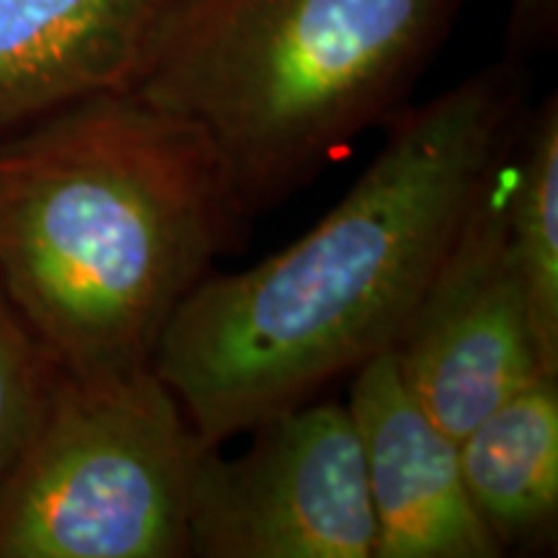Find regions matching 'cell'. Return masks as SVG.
<instances>
[{
	"label": "cell",
	"instance_id": "obj_1",
	"mask_svg": "<svg viewBox=\"0 0 558 558\" xmlns=\"http://www.w3.org/2000/svg\"><path fill=\"white\" fill-rule=\"evenodd\" d=\"M527 75L501 60L386 122L357 184L254 267L205 277L156 349L205 448L390 352L525 122Z\"/></svg>",
	"mask_w": 558,
	"mask_h": 558
},
{
	"label": "cell",
	"instance_id": "obj_2",
	"mask_svg": "<svg viewBox=\"0 0 558 558\" xmlns=\"http://www.w3.org/2000/svg\"><path fill=\"white\" fill-rule=\"evenodd\" d=\"M243 220L202 132L135 90L0 140V295L60 373L153 365Z\"/></svg>",
	"mask_w": 558,
	"mask_h": 558
},
{
	"label": "cell",
	"instance_id": "obj_3",
	"mask_svg": "<svg viewBox=\"0 0 558 558\" xmlns=\"http://www.w3.org/2000/svg\"><path fill=\"white\" fill-rule=\"evenodd\" d=\"M463 0H173L135 86L194 124L243 218L399 114Z\"/></svg>",
	"mask_w": 558,
	"mask_h": 558
},
{
	"label": "cell",
	"instance_id": "obj_4",
	"mask_svg": "<svg viewBox=\"0 0 558 558\" xmlns=\"http://www.w3.org/2000/svg\"><path fill=\"white\" fill-rule=\"evenodd\" d=\"M148 367L54 378L32 442L0 492V558H184L202 452Z\"/></svg>",
	"mask_w": 558,
	"mask_h": 558
},
{
	"label": "cell",
	"instance_id": "obj_5",
	"mask_svg": "<svg viewBox=\"0 0 558 558\" xmlns=\"http://www.w3.org/2000/svg\"><path fill=\"white\" fill-rule=\"evenodd\" d=\"M239 456L202 452L186 541L197 558H375L365 458L347 403L279 409Z\"/></svg>",
	"mask_w": 558,
	"mask_h": 558
},
{
	"label": "cell",
	"instance_id": "obj_6",
	"mask_svg": "<svg viewBox=\"0 0 558 558\" xmlns=\"http://www.w3.org/2000/svg\"><path fill=\"white\" fill-rule=\"evenodd\" d=\"M512 148L488 173L442 267L390 349L407 386L456 439L509 396L550 378L509 254Z\"/></svg>",
	"mask_w": 558,
	"mask_h": 558
},
{
	"label": "cell",
	"instance_id": "obj_7",
	"mask_svg": "<svg viewBox=\"0 0 558 558\" xmlns=\"http://www.w3.org/2000/svg\"><path fill=\"white\" fill-rule=\"evenodd\" d=\"M352 375L347 407L365 458L375 558L505 556L465 494L458 439L422 407L393 352Z\"/></svg>",
	"mask_w": 558,
	"mask_h": 558
},
{
	"label": "cell",
	"instance_id": "obj_8",
	"mask_svg": "<svg viewBox=\"0 0 558 558\" xmlns=\"http://www.w3.org/2000/svg\"><path fill=\"white\" fill-rule=\"evenodd\" d=\"M173 0H0V140L135 86Z\"/></svg>",
	"mask_w": 558,
	"mask_h": 558
},
{
	"label": "cell",
	"instance_id": "obj_9",
	"mask_svg": "<svg viewBox=\"0 0 558 558\" xmlns=\"http://www.w3.org/2000/svg\"><path fill=\"white\" fill-rule=\"evenodd\" d=\"M460 473L499 548L548 543L558 518V378L509 396L458 439Z\"/></svg>",
	"mask_w": 558,
	"mask_h": 558
},
{
	"label": "cell",
	"instance_id": "obj_10",
	"mask_svg": "<svg viewBox=\"0 0 558 558\" xmlns=\"http://www.w3.org/2000/svg\"><path fill=\"white\" fill-rule=\"evenodd\" d=\"M507 239L543 373L558 378V99L522 122L512 148Z\"/></svg>",
	"mask_w": 558,
	"mask_h": 558
},
{
	"label": "cell",
	"instance_id": "obj_11",
	"mask_svg": "<svg viewBox=\"0 0 558 558\" xmlns=\"http://www.w3.org/2000/svg\"><path fill=\"white\" fill-rule=\"evenodd\" d=\"M58 367L0 295V492L37 432Z\"/></svg>",
	"mask_w": 558,
	"mask_h": 558
},
{
	"label": "cell",
	"instance_id": "obj_12",
	"mask_svg": "<svg viewBox=\"0 0 558 558\" xmlns=\"http://www.w3.org/2000/svg\"><path fill=\"white\" fill-rule=\"evenodd\" d=\"M558 0H512V32L522 39L546 34L556 21Z\"/></svg>",
	"mask_w": 558,
	"mask_h": 558
}]
</instances>
